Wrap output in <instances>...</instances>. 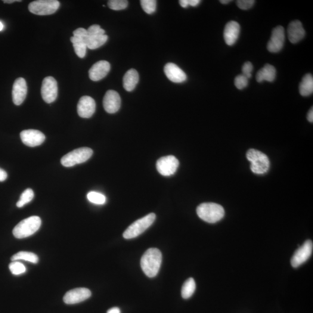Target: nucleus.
Here are the masks:
<instances>
[{"label": "nucleus", "instance_id": "nucleus-1", "mask_svg": "<svg viewBox=\"0 0 313 313\" xmlns=\"http://www.w3.org/2000/svg\"><path fill=\"white\" fill-rule=\"evenodd\" d=\"M162 263V253L157 249H150L146 251L141 260V266L144 273L150 278L156 277Z\"/></svg>", "mask_w": 313, "mask_h": 313}, {"label": "nucleus", "instance_id": "nucleus-2", "mask_svg": "<svg viewBox=\"0 0 313 313\" xmlns=\"http://www.w3.org/2000/svg\"><path fill=\"white\" fill-rule=\"evenodd\" d=\"M197 213L198 217L204 221L215 224L224 218L225 210L219 204L206 203L201 204L197 207Z\"/></svg>", "mask_w": 313, "mask_h": 313}, {"label": "nucleus", "instance_id": "nucleus-3", "mask_svg": "<svg viewBox=\"0 0 313 313\" xmlns=\"http://www.w3.org/2000/svg\"><path fill=\"white\" fill-rule=\"evenodd\" d=\"M42 225V220L37 216H30L23 220L15 226L13 234L15 238L21 239L30 236L39 230Z\"/></svg>", "mask_w": 313, "mask_h": 313}, {"label": "nucleus", "instance_id": "nucleus-4", "mask_svg": "<svg viewBox=\"0 0 313 313\" xmlns=\"http://www.w3.org/2000/svg\"><path fill=\"white\" fill-rule=\"evenodd\" d=\"M247 158L250 163V169L256 174H265L270 168V161L266 155L256 149L247 151Z\"/></svg>", "mask_w": 313, "mask_h": 313}, {"label": "nucleus", "instance_id": "nucleus-5", "mask_svg": "<svg viewBox=\"0 0 313 313\" xmlns=\"http://www.w3.org/2000/svg\"><path fill=\"white\" fill-rule=\"evenodd\" d=\"M156 217L154 213H151L144 218L137 220L126 229L123 234L124 238L125 239H132L137 237L153 224Z\"/></svg>", "mask_w": 313, "mask_h": 313}, {"label": "nucleus", "instance_id": "nucleus-6", "mask_svg": "<svg viewBox=\"0 0 313 313\" xmlns=\"http://www.w3.org/2000/svg\"><path fill=\"white\" fill-rule=\"evenodd\" d=\"M93 150L88 147H82L70 151L61 159L62 165L65 167H71L86 162L91 157Z\"/></svg>", "mask_w": 313, "mask_h": 313}, {"label": "nucleus", "instance_id": "nucleus-7", "mask_svg": "<svg viewBox=\"0 0 313 313\" xmlns=\"http://www.w3.org/2000/svg\"><path fill=\"white\" fill-rule=\"evenodd\" d=\"M60 6V1L57 0H38L30 2L29 10L34 14L48 15L54 14Z\"/></svg>", "mask_w": 313, "mask_h": 313}, {"label": "nucleus", "instance_id": "nucleus-8", "mask_svg": "<svg viewBox=\"0 0 313 313\" xmlns=\"http://www.w3.org/2000/svg\"><path fill=\"white\" fill-rule=\"evenodd\" d=\"M42 96L46 103L51 104L58 97V87L57 80L48 76L43 80L42 86Z\"/></svg>", "mask_w": 313, "mask_h": 313}, {"label": "nucleus", "instance_id": "nucleus-9", "mask_svg": "<svg viewBox=\"0 0 313 313\" xmlns=\"http://www.w3.org/2000/svg\"><path fill=\"white\" fill-rule=\"evenodd\" d=\"M179 162L173 156H167L160 158L156 163V168L161 175L169 176L174 174L177 170Z\"/></svg>", "mask_w": 313, "mask_h": 313}, {"label": "nucleus", "instance_id": "nucleus-10", "mask_svg": "<svg viewBox=\"0 0 313 313\" xmlns=\"http://www.w3.org/2000/svg\"><path fill=\"white\" fill-rule=\"evenodd\" d=\"M313 249V244L311 240H307L294 253L291 260L292 267H299L307 261L312 256Z\"/></svg>", "mask_w": 313, "mask_h": 313}, {"label": "nucleus", "instance_id": "nucleus-11", "mask_svg": "<svg viewBox=\"0 0 313 313\" xmlns=\"http://www.w3.org/2000/svg\"><path fill=\"white\" fill-rule=\"evenodd\" d=\"M285 42V31L284 27L278 26L272 31L271 40L268 44V49L272 53H277L283 48Z\"/></svg>", "mask_w": 313, "mask_h": 313}, {"label": "nucleus", "instance_id": "nucleus-12", "mask_svg": "<svg viewBox=\"0 0 313 313\" xmlns=\"http://www.w3.org/2000/svg\"><path fill=\"white\" fill-rule=\"evenodd\" d=\"M91 296V291L85 288H78L68 291L63 297V301L67 305L77 304L84 301Z\"/></svg>", "mask_w": 313, "mask_h": 313}, {"label": "nucleus", "instance_id": "nucleus-13", "mask_svg": "<svg viewBox=\"0 0 313 313\" xmlns=\"http://www.w3.org/2000/svg\"><path fill=\"white\" fill-rule=\"evenodd\" d=\"M20 136L24 145L32 147L41 145L45 139L44 134L36 129L24 130L21 132Z\"/></svg>", "mask_w": 313, "mask_h": 313}, {"label": "nucleus", "instance_id": "nucleus-14", "mask_svg": "<svg viewBox=\"0 0 313 313\" xmlns=\"http://www.w3.org/2000/svg\"><path fill=\"white\" fill-rule=\"evenodd\" d=\"M96 103L94 99L89 96H83L80 98L77 104V112L80 117L89 119L95 112Z\"/></svg>", "mask_w": 313, "mask_h": 313}, {"label": "nucleus", "instance_id": "nucleus-15", "mask_svg": "<svg viewBox=\"0 0 313 313\" xmlns=\"http://www.w3.org/2000/svg\"><path fill=\"white\" fill-rule=\"evenodd\" d=\"M103 104L104 110L108 113L117 112L121 106V98L119 93L114 90H108L104 95Z\"/></svg>", "mask_w": 313, "mask_h": 313}, {"label": "nucleus", "instance_id": "nucleus-16", "mask_svg": "<svg viewBox=\"0 0 313 313\" xmlns=\"http://www.w3.org/2000/svg\"><path fill=\"white\" fill-rule=\"evenodd\" d=\"M27 92V86L26 80L21 77L15 80L12 93L14 104L17 106L22 104L26 97Z\"/></svg>", "mask_w": 313, "mask_h": 313}, {"label": "nucleus", "instance_id": "nucleus-17", "mask_svg": "<svg viewBox=\"0 0 313 313\" xmlns=\"http://www.w3.org/2000/svg\"><path fill=\"white\" fill-rule=\"evenodd\" d=\"M110 64L107 61H101L95 63L89 70L90 79L98 82L104 78L109 73Z\"/></svg>", "mask_w": 313, "mask_h": 313}, {"label": "nucleus", "instance_id": "nucleus-18", "mask_svg": "<svg viewBox=\"0 0 313 313\" xmlns=\"http://www.w3.org/2000/svg\"><path fill=\"white\" fill-rule=\"evenodd\" d=\"M164 73L170 82L182 83L187 80V74L177 65L173 63L166 64L164 67Z\"/></svg>", "mask_w": 313, "mask_h": 313}, {"label": "nucleus", "instance_id": "nucleus-19", "mask_svg": "<svg viewBox=\"0 0 313 313\" xmlns=\"http://www.w3.org/2000/svg\"><path fill=\"white\" fill-rule=\"evenodd\" d=\"M306 35L305 30L299 21H291L288 28V36L290 42L292 44L301 41Z\"/></svg>", "mask_w": 313, "mask_h": 313}, {"label": "nucleus", "instance_id": "nucleus-20", "mask_svg": "<svg viewBox=\"0 0 313 313\" xmlns=\"http://www.w3.org/2000/svg\"><path fill=\"white\" fill-rule=\"evenodd\" d=\"M240 26L237 21H229L225 28L224 39L226 44L229 46L233 45L239 37Z\"/></svg>", "mask_w": 313, "mask_h": 313}, {"label": "nucleus", "instance_id": "nucleus-21", "mask_svg": "<svg viewBox=\"0 0 313 313\" xmlns=\"http://www.w3.org/2000/svg\"><path fill=\"white\" fill-rule=\"evenodd\" d=\"M108 37L105 33L88 34L85 39V43L88 48L95 49L104 45Z\"/></svg>", "mask_w": 313, "mask_h": 313}, {"label": "nucleus", "instance_id": "nucleus-22", "mask_svg": "<svg viewBox=\"0 0 313 313\" xmlns=\"http://www.w3.org/2000/svg\"><path fill=\"white\" fill-rule=\"evenodd\" d=\"M276 77V70L271 64H266L256 74V80L258 83L263 82H272Z\"/></svg>", "mask_w": 313, "mask_h": 313}, {"label": "nucleus", "instance_id": "nucleus-23", "mask_svg": "<svg viewBox=\"0 0 313 313\" xmlns=\"http://www.w3.org/2000/svg\"><path fill=\"white\" fill-rule=\"evenodd\" d=\"M139 74L134 69H130L127 72L123 78L124 88L126 91L131 92L134 90L139 82Z\"/></svg>", "mask_w": 313, "mask_h": 313}, {"label": "nucleus", "instance_id": "nucleus-24", "mask_svg": "<svg viewBox=\"0 0 313 313\" xmlns=\"http://www.w3.org/2000/svg\"><path fill=\"white\" fill-rule=\"evenodd\" d=\"M299 92L303 97H308L313 92V77L312 74H306L299 85Z\"/></svg>", "mask_w": 313, "mask_h": 313}, {"label": "nucleus", "instance_id": "nucleus-25", "mask_svg": "<svg viewBox=\"0 0 313 313\" xmlns=\"http://www.w3.org/2000/svg\"><path fill=\"white\" fill-rule=\"evenodd\" d=\"M70 41L73 43L76 55L80 58H84L87 49L85 40L73 36L71 37Z\"/></svg>", "mask_w": 313, "mask_h": 313}, {"label": "nucleus", "instance_id": "nucleus-26", "mask_svg": "<svg viewBox=\"0 0 313 313\" xmlns=\"http://www.w3.org/2000/svg\"><path fill=\"white\" fill-rule=\"evenodd\" d=\"M196 284L193 278H189L185 282L182 288V296L183 298L187 299L193 295L196 290Z\"/></svg>", "mask_w": 313, "mask_h": 313}, {"label": "nucleus", "instance_id": "nucleus-27", "mask_svg": "<svg viewBox=\"0 0 313 313\" xmlns=\"http://www.w3.org/2000/svg\"><path fill=\"white\" fill-rule=\"evenodd\" d=\"M25 260V261L33 263H37L39 259V257L35 253L26 252V251H21V252L15 254L11 258L12 262L17 261V260Z\"/></svg>", "mask_w": 313, "mask_h": 313}, {"label": "nucleus", "instance_id": "nucleus-28", "mask_svg": "<svg viewBox=\"0 0 313 313\" xmlns=\"http://www.w3.org/2000/svg\"><path fill=\"white\" fill-rule=\"evenodd\" d=\"M35 194L31 188H27L21 194L20 200L18 201L17 206L18 208L23 207L26 204L30 202L33 199Z\"/></svg>", "mask_w": 313, "mask_h": 313}, {"label": "nucleus", "instance_id": "nucleus-29", "mask_svg": "<svg viewBox=\"0 0 313 313\" xmlns=\"http://www.w3.org/2000/svg\"><path fill=\"white\" fill-rule=\"evenodd\" d=\"M87 198L90 202L97 205H103L106 201V198L104 194L96 191L89 192Z\"/></svg>", "mask_w": 313, "mask_h": 313}, {"label": "nucleus", "instance_id": "nucleus-30", "mask_svg": "<svg viewBox=\"0 0 313 313\" xmlns=\"http://www.w3.org/2000/svg\"><path fill=\"white\" fill-rule=\"evenodd\" d=\"M141 4L146 13L152 14L156 10L157 1L156 0H142Z\"/></svg>", "mask_w": 313, "mask_h": 313}, {"label": "nucleus", "instance_id": "nucleus-31", "mask_svg": "<svg viewBox=\"0 0 313 313\" xmlns=\"http://www.w3.org/2000/svg\"><path fill=\"white\" fill-rule=\"evenodd\" d=\"M108 6L113 10H123L128 7V1L126 0H110L108 1Z\"/></svg>", "mask_w": 313, "mask_h": 313}, {"label": "nucleus", "instance_id": "nucleus-32", "mask_svg": "<svg viewBox=\"0 0 313 313\" xmlns=\"http://www.w3.org/2000/svg\"><path fill=\"white\" fill-rule=\"evenodd\" d=\"M9 269L12 274L16 275L23 274L26 271L25 266L22 263L17 261L11 263L9 265Z\"/></svg>", "mask_w": 313, "mask_h": 313}, {"label": "nucleus", "instance_id": "nucleus-33", "mask_svg": "<svg viewBox=\"0 0 313 313\" xmlns=\"http://www.w3.org/2000/svg\"><path fill=\"white\" fill-rule=\"evenodd\" d=\"M249 80L243 74L238 75L235 77L234 80L235 85L238 89H243L247 87V86L249 84Z\"/></svg>", "mask_w": 313, "mask_h": 313}, {"label": "nucleus", "instance_id": "nucleus-34", "mask_svg": "<svg viewBox=\"0 0 313 313\" xmlns=\"http://www.w3.org/2000/svg\"><path fill=\"white\" fill-rule=\"evenodd\" d=\"M254 4H255V1L253 0H238L237 1L238 7L243 10H247L252 8Z\"/></svg>", "mask_w": 313, "mask_h": 313}, {"label": "nucleus", "instance_id": "nucleus-35", "mask_svg": "<svg viewBox=\"0 0 313 313\" xmlns=\"http://www.w3.org/2000/svg\"><path fill=\"white\" fill-rule=\"evenodd\" d=\"M253 65L250 62H247L244 64L243 67H242V72L244 76H246L248 79L250 78L252 76V73L253 70Z\"/></svg>", "mask_w": 313, "mask_h": 313}, {"label": "nucleus", "instance_id": "nucleus-36", "mask_svg": "<svg viewBox=\"0 0 313 313\" xmlns=\"http://www.w3.org/2000/svg\"><path fill=\"white\" fill-rule=\"evenodd\" d=\"M73 35L74 37L85 40V42L86 37L88 35L87 30L83 29V28H79L74 31Z\"/></svg>", "mask_w": 313, "mask_h": 313}, {"label": "nucleus", "instance_id": "nucleus-37", "mask_svg": "<svg viewBox=\"0 0 313 313\" xmlns=\"http://www.w3.org/2000/svg\"><path fill=\"white\" fill-rule=\"evenodd\" d=\"M8 177L7 173L4 169L0 168V182L5 181Z\"/></svg>", "mask_w": 313, "mask_h": 313}, {"label": "nucleus", "instance_id": "nucleus-38", "mask_svg": "<svg viewBox=\"0 0 313 313\" xmlns=\"http://www.w3.org/2000/svg\"><path fill=\"white\" fill-rule=\"evenodd\" d=\"M200 2V0H188V6L190 5L191 7H196Z\"/></svg>", "mask_w": 313, "mask_h": 313}, {"label": "nucleus", "instance_id": "nucleus-39", "mask_svg": "<svg viewBox=\"0 0 313 313\" xmlns=\"http://www.w3.org/2000/svg\"><path fill=\"white\" fill-rule=\"evenodd\" d=\"M308 120L309 122H313V107L310 110L308 114Z\"/></svg>", "mask_w": 313, "mask_h": 313}, {"label": "nucleus", "instance_id": "nucleus-40", "mask_svg": "<svg viewBox=\"0 0 313 313\" xmlns=\"http://www.w3.org/2000/svg\"><path fill=\"white\" fill-rule=\"evenodd\" d=\"M179 4L182 7L187 8L188 6V0H181V1H179Z\"/></svg>", "mask_w": 313, "mask_h": 313}, {"label": "nucleus", "instance_id": "nucleus-41", "mask_svg": "<svg viewBox=\"0 0 313 313\" xmlns=\"http://www.w3.org/2000/svg\"><path fill=\"white\" fill-rule=\"evenodd\" d=\"M107 313H121V311L119 308L115 307V308H113L108 310Z\"/></svg>", "mask_w": 313, "mask_h": 313}, {"label": "nucleus", "instance_id": "nucleus-42", "mask_svg": "<svg viewBox=\"0 0 313 313\" xmlns=\"http://www.w3.org/2000/svg\"><path fill=\"white\" fill-rule=\"evenodd\" d=\"M15 1H19L21 2V1H17V0H4V1H3L4 3H8V4H11V3H13Z\"/></svg>", "mask_w": 313, "mask_h": 313}, {"label": "nucleus", "instance_id": "nucleus-43", "mask_svg": "<svg viewBox=\"0 0 313 313\" xmlns=\"http://www.w3.org/2000/svg\"><path fill=\"white\" fill-rule=\"evenodd\" d=\"M223 4H227L228 3L231 2L230 0H222V1H220Z\"/></svg>", "mask_w": 313, "mask_h": 313}, {"label": "nucleus", "instance_id": "nucleus-44", "mask_svg": "<svg viewBox=\"0 0 313 313\" xmlns=\"http://www.w3.org/2000/svg\"><path fill=\"white\" fill-rule=\"evenodd\" d=\"M3 28H4V24H3L1 21H0V31H1Z\"/></svg>", "mask_w": 313, "mask_h": 313}]
</instances>
